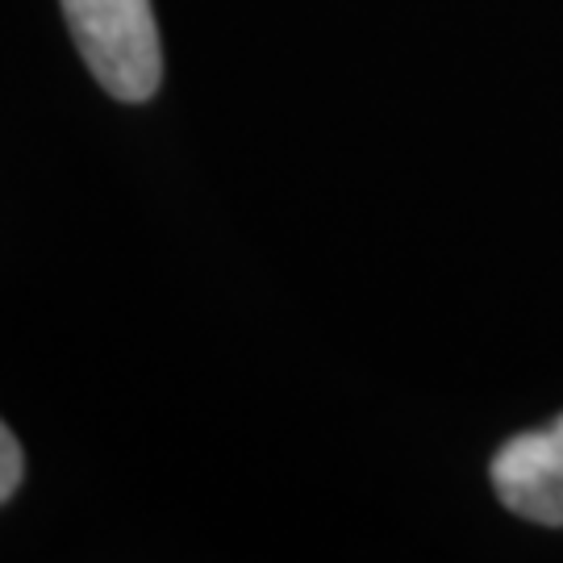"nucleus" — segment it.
Instances as JSON below:
<instances>
[{"label":"nucleus","instance_id":"nucleus-2","mask_svg":"<svg viewBox=\"0 0 563 563\" xmlns=\"http://www.w3.org/2000/svg\"><path fill=\"white\" fill-rule=\"evenodd\" d=\"M493 488L518 518L563 526V413L543 430L514 434L493 455Z\"/></svg>","mask_w":563,"mask_h":563},{"label":"nucleus","instance_id":"nucleus-3","mask_svg":"<svg viewBox=\"0 0 563 563\" xmlns=\"http://www.w3.org/2000/svg\"><path fill=\"white\" fill-rule=\"evenodd\" d=\"M21 476H25V455H21L18 434L0 422V505L21 488Z\"/></svg>","mask_w":563,"mask_h":563},{"label":"nucleus","instance_id":"nucleus-1","mask_svg":"<svg viewBox=\"0 0 563 563\" xmlns=\"http://www.w3.org/2000/svg\"><path fill=\"white\" fill-rule=\"evenodd\" d=\"M80 59L121 104H142L163 84V46L151 0H63Z\"/></svg>","mask_w":563,"mask_h":563}]
</instances>
